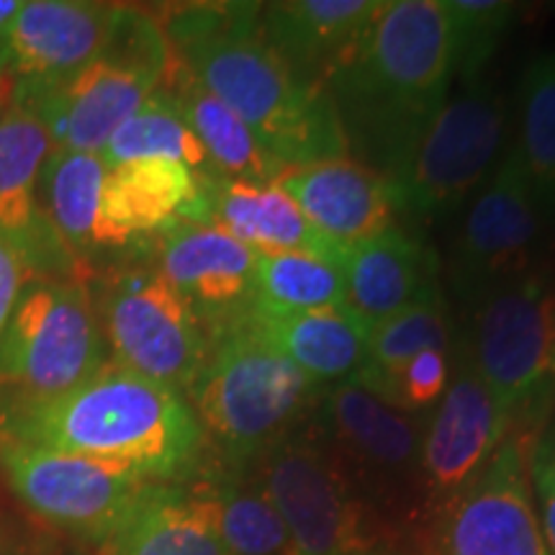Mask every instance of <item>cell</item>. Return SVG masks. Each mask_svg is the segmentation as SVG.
<instances>
[{
    "instance_id": "obj_1",
    "label": "cell",
    "mask_w": 555,
    "mask_h": 555,
    "mask_svg": "<svg viewBox=\"0 0 555 555\" xmlns=\"http://www.w3.org/2000/svg\"><path fill=\"white\" fill-rule=\"evenodd\" d=\"M260 3H196L163 24L170 52L253 129L283 170L347 157L337 108L322 82L296 73L262 37Z\"/></svg>"
},
{
    "instance_id": "obj_2",
    "label": "cell",
    "mask_w": 555,
    "mask_h": 555,
    "mask_svg": "<svg viewBox=\"0 0 555 555\" xmlns=\"http://www.w3.org/2000/svg\"><path fill=\"white\" fill-rule=\"evenodd\" d=\"M455 44L442 0H380L324 80L347 150L388 178L450 99Z\"/></svg>"
},
{
    "instance_id": "obj_3",
    "label": "cell",
    "mask_w": 555,
    "mask_h": 555,
    "mask_svg": "<svg viewBox=\"0 0 555 555\" xmlns=\"http://www.w3.org/2000/svg\"><path fill=\"white\" fill-rule=\"evenodd\" d=\"M0 440L114 461L170 483L196 468L206 435L183 393L111 360L62 397L0 406Z\"/></svg>"
},
{
    "instance_id": "obj_4",
    "label": "cell",
    "mask_w": 555,
    "mask_h": 555,
    "mask_svg": "<svg viewBox=\"0 0 555 555\" xmlns=\"http://www.w3.org/2000/svg\"><path fill=\"white\" fill-rule=\"evenodd\" d=\"M319 388L262 339L247 314L217 332L189 393L204 435L232 468H245L291 435Z\"/></svg>"
},
{
    "instance_id": "obj_5",
    "label": "cell",
    "mask_w": 555,
    "mask_h": 555,
    "mask_svg": "<svg viewBox=\"0 0 555 555\" xmlns=\"http://www.w3.org/2000/svg\"><path fill=\"white\" fill-rule=\"evenodd\" d=\"M172 52L163 24L119 5L101 52L73 78L47 90L11 93L9 103L44 121L54 150L101 155L114 131L168 80Z\"/></svg>"
},
{
    "instance_id": "obj_6",
    "label": "cell",
    "mask_w": 555,
    "mask_h": 555,
    "mask_svg": "<svg viewBox=\"0 0 555 555\" xmlns=\"http://www.w3.org/2000/svg\"><path fill=\"white\" fill-rule=\"evenodd\" d=\"M463 352L515 429L555 404V283L540 270L468 304Z\"/></svg>"
},
{
    "instance_id": "obj_7",
    "label": "cell",
    "mask_w": 555,
    "mask_h": 555,
    "mask_svg": "<svg viewBox=\"0 0 555 555\" xmlns=\"http://www.w3.org/2000/svg\"><path fill=\"white\" fill-rule=\"evenodd\" d=\"M93 296L80 281L34 278L0 335V406L50 401L106 365Z\"/></svg>"
},
{
    "instance_id": "obj_8",
    "label": "cell",
    "mask_w": 555,
    "mask_h": 555,
    "mask_svg": "<svg viewBox=\"0 0 555 555\" xmlns=\"http://www.w3.org/2000/svg\"><path fill=\"white\" fill-rule=\"evenodd\" d=\"M509 106L502 90L478 78L450 95L388 176L393 206L420 219L453 211L481 189L504 157Z\"/></svg>"
},
{
    "instance_id": "obj_9",
    "label": "cell",
    "mask_w": 555,
    "mask_h": 555,
    "mask_svg": "<svg viewBox=\"0 0 555 555\" xmlns=\"http://www.w3.org/2000/svg\"><path fill=\"white\" fill-rule=\"evenodd\" d=\"M90 296L114 363L185 397L211 343L206 324L168 278L157 268H127Z\"/></svg>"
},
{
    "instance_id": "obj_10",
    "label": "cell",
    "mask_w": 555,
    "mask_h": 555,
    "mask_svg": "<svg viewBox=\"0 0 555 555\" xmlns=\"http://www.w3.org/2000/svg\"><path fill=\"white\" fill-rule=\"evenodd\" d=\"M255 481L286 525L296 555H373L376 538L335 455L311 435H286L255 461Z\"/></svg>"
},
{
    "instance_id": "obj_11",
    "label": "cell",
    "mask_w": 555,
    "mask_h": 555,
    "mask_svg": "<svg viewBox=\"0 0 555 555\" xmlns=\"http://www.w3.org/2000/svg\"><path fill=\"white\" fill-rule=\"evenodd\" d=\"M0 468L16 496L41 519L101 543L159 483L101 457L0 440Z\"/></svg>"
},
{
    "instance_id": "obj_12",
    "label": "cell",
    "mask_w": 555,
    "mask_h": 555,
    "mask_svg": "<svg viewBox=\"0 0 555 555\" xmlns=\"http://www.w3.org/2000/svg\"><path fill=\"white\" fill-rule=\"evenodd\" d=\"M545 211L515 144L470 201L457 229L450 283L463 304L530 273L545 232Z\"/></svg>"
},
{
    "instance_id": "obj_13",
    "label": "cell",
    "mask_w": 555,
    "mask_h": 555,
    "mask_svg": "<svg viewBox=\"0 0 555 555\" xmlns=\"http://www.w3.org/2000/svg\"><path fill=\"white\" fill-rule=\"evenodd\" d=\"M532 440L506 435L489 463L446 499L437 555H551L530 483Z\"/></svg>"
},
{
    "instance_id": "obj_14",
    "label": "cell",
    "mask_w": 555,
    "mask_h": 555,
    "mask_svg": "<svg viewBox=\"0 0 555 555\" xmlns=\"http://www.w3.org/2000/svg\"><path fill=\"white\" fill-rule=\"evenodd\" d=\"M50 152V131L37 114L16 103L0 111V242L34 278L69 281L80 262L39 201V176Z\"/></svg>"
},
{
    "instance_id": "obj_15",
    "label": "cell",
    "mask_w": 555,
    "mask_h": 555,
    "mask_svg": "<svg viewBox=\"0 0 555 555\" xmlns=\"http://www.w3.org/2000/svg\"><path fill=\"white\" fill-rule=\"evenodd\" d=\"M116 9L93 0H29L21 5L0 54V80L11 82L9 95L54 88L80 73L101 52Z\"/></svg>"
},
{
    "instance_id": "obj_16",
    "label": "cell",
    "mask_w": 555,
    "mask_h": 555,
    "mask_svg": "<svg viewBox=\"0 0 555 555\" xmlns=\"http://www.w3.org/2000/svg\"><path fill=\"white\" fill-rule=\"evenodd\" d=\"M509 433L515 427L457 343L448 388L425 427L420 450V468L433 496H453L489 463Z\"/></svg>"
},
{
    "instance_id": "obj_17",
    "label": "cell",
    "mask_w": 555,
    "mask_h": 555,
    "mask_svg": "<svg viewBox=\"0 0 555 555\" xmlns=\"http://www.w3.org/2000/svg\"><path fill=\"white\" fill-rule=\"evenodd\" d=\"M255 268L258 253L217 224H176L159 240L157 270L217 332L249 314Z\"/></svg>"
},
{
    "instance_id": "obj_18",
    "label": "cell",
    "mask_w": 555,
    "mask_h": 555,
    "mask_svg": "<svg viewBox=\"0 0 555 555\" xmlns=\"http://www.w3.org/2000/svg\"><path fill=\"white\" fill-rule=\"evenodd\" d=\"M176 224H208L204 180L176 159H134L108 168L101 198V245L121 247Z\"/></svg>"
},
{
    "instance_id": "obj_19",
    "label": "cell",
    "mask_w": 555,
    "mask_h": 555,
    "mask_svg": "<svg viewBox=\"0 0 555 555\" xmlns=\"http://www.w3.org/2000/svg\"><path fill=\"white\" fill-rule=\"evenodd\" d=\"M275 183L335 247L360 245L393 227L391 185L360 159L335 157L288 168Z\"/></svg>"
},
{
    "instance_id": "obj_20",
    "label": "cell",
    "mask_w": 555,
    "mask_h": 555,
    "mask_svg": "<svg viewBox=\"0 0 555 555\" xmlns=\"http://www.w3.org/2000/svg\"><path fill=\"white\" fill-rule=\"evenodd\" d=\"M345 278V304L376 327L422 298L435 281V258L414 234L388 227L378 237L337 249Z\"/></svg>"
},
{
    "instance_id": "obj_21",
    "label": "cell",
    "mask_w": 555,
    "mask_h": 555,
    "mask_svg": "<svg viewBox=\"0 0 555 555\" xmlns=\"http://www.w3.org/2000/svg\"><path fill=\"white\" fill-rule=\"evenodd\" d=\"M380 0H278L260 3L268 44L311 82L327 80L378 11Z\"/></svg>"
},
{
    "instance_id": "obj_22",
    "label": "cell",
    "mask_w": 555,
    "mask_h": 555,
    "mask_svg": "<svg viewBox=\"0 0 555 555\" xmlns=\"http://www.w3.org/2000/svg\"><path fill=\"white\" fill-rule=\"evenodd\" d=\"M208 224L227 229L258 255L319 253L337 260V249L311 227L294 198L278 183L211 178L204 180Z\"/></svg>"
},
{
    "instance_id": "obj_23",
    "label": "cell",
    "mask_w": 555,
    "mask_h": 555,
    "mask_svg": "<svg viewBox=\"0 0 555 555\" xmlns=\"http://www.w3.org/2000/svg\"><path fill=\"white\" fill-rule=\"evenodd\" d=\"M322 420L332 437L365 466L404 474L420 466L425 427L414 414L391 406L360 380H339L324 393Z\"/></svg>"
},
{
    "instance_id": "obj_24",
    "label": "cell",
    "mask_w": 555,
    "mask_h": 555,
    "mask_svg": "<svg viewBox=\"0 0 555 555\" xmlns=\"http://www.w3.org/2000/svg\"><path fill=\"white\" fill-rule=\"evenodd\" d=\"M249 322L317 386L352 378L365 363L371 327L347 304L288 317L249 314Z\"/></svg>"
},
{
    "instance_id": "obj_25",
    "label": "cell",
    "mask_w": 555,
    "mask_h": 555,
    "mask_svg": "<svg viewBox=\"0 0 555 555\" xmlns=\"http://www.w3.org/2000/svg\"><path fill=\"white\" fill-rule=\"evenodd\" d=\"M99 555H227L201 491L159 483L106 540Z\"/></svg>"
},
{
    "instance_id": "obj_26",
    "label": "cell",
    "mask_w": 555,
    "mask_h": 555,
    "mask_svg": "<svg viewBox=\"0 0 555 555\" xmlns=\"http://www.w3.org/2000/svg\"><path fill=\"white\" fill-rule=\"evenodd\" d=\"M172 86L168 93L176 99L180 114L185 116L193 134L206 150L214 172L227 180H249V183H275L283 168L262 150L253 129L211 95L180 62L172 57Z\"/></svg>"
},
{
    "instance_id": "obj_27",
    "label": "cell",
    "mask_w": 555,
    "mask_h": 555,
    "mask_svg": "<svg viewBox=\"0 0 555 555\" xmlns=\"http://www.w3.org/2000/svg\"><path fill=\"white\" fill-rule=\"evenodd\" d=\"M108 165L90 152L54 150L39 176V201L78 262L101 245V198Z\"/></svg>"
},
{
    "instance_id": "obj_28",
    "label": "cell",
    "mask_w": 555,
    "mask_h": 555,
    "mask_svg": "<svg viewBox=\"0 0 555 555\" xmlns=\"http://www.w3.org/2000/svg\"><path fill=\"white\" fill-rule=\"evenodd\" d=\"M339 304H345V278L335 258L319 253L258 255L249 314L288 317Z\"/></svg>"
},
{
    "instance_id": "obj_29",
    "label": "cell",
    "mask_w": 555,
    "mask_h": 555,
    "mask_svg": "<svg viewBox=\"0 0 555 555\" xmlns=\"http://www.w3.org/2000/svg\"><path fill=\"white\" fill-rule=\"evenodd\" d=\"M101 157L108 168L134 159H176L201 180L219 178L168 88H159L131 119L114 131Z\"/></svg>"
},
{
    "instance_id": "obj_30",
    "label": "cell",
    "mask_w": 555,
    "mask_h": 555,
    "mask_svg": "<svg viewBox=\"0 0 555 555\" xmlns=\"http://www.w3.org/2000/svg\"><path fill=\"white\" fill-rule=\"evenodd\" d=\"M201 494L227 555H296L286 525L253 476H224Z\"/></svg>"
},
{
    "instance_id": "obj_31",
    "label": "cell",
    "mask_w": 555,
    "mask_h": 555,
    "mask_svg": "<svg viewBox=\"0 0 555 555\" xmlns=\"http://www.w3.org/2000/svg\"><path fill=\"white\" fill-rule=\"evenodd\" d=\"M532 191L545 217H555V52L527 62L517 86V139Z\"/></svg>"
},
{
    "instance_id": "obj_32",
    "label": "cell",
    "mask_w": 555,
    "mask_h": 555,
    "mask_svg": "<svg viewBox=\"0 0 555 555\" xmlns=\"http://www.w3.org/2000/svg\"><path fill=\"white\" fill-rule=\"evenodd\" d=\"M453 322L440 286H433L412 307L384 319L367 335L365 363L356 376L371 378L397 371L425 350H453Z\"/></svg>"
},
{
    "instance_id": "obj_33",
    "label": "cell",
    "mask_w": 555,
    "mask_h": 555,
    "mask_svg": "<svg viewBox=\"0 0 555 555\" xmlns=\"http://www.w3.org/2000/svg\"><path fill=\"white\" fill-rule=\"evenodd\" d=\"M455 44V80L476 82L499 41L517 18L515 3L502 0H442Z\"/></svg>"
},
{
    "instance_id": "obj_34",
    "label": "cell",
    "mask_w": 555,
    "mask_h": 555,
    "mask_svg": "<svg viewBox=\"0 0 555 555\" xmlns=\"http://www.w3.org/2000/svg\"><path fill=\"white\" fill-rule=\"evenodd\" d=\"M450 367H453V350H425L409 360L406 365L384 373V376L352 378L371 388L373 393H378L391 406L414 414L435 406L442 399L450 380Z\"/></svg>"
},
{
    "instance_id": "obj_35",
    "label": "cell",
    "mask_w": 555,
    "mask_h": 555,
    "mask_svg": "<svg viewBox=\"0 0 555 555\" xmlns=\"http://www.w3.org/2000/svg\"><path fill=\"white\" fill-rule=\"evenodd\" d=\"M530 483L547 551L555 555V427L535 437V442H532Z\"/></svg>"
},
{
    "instance_id": "obj_36",
    "label": "cell",
    "mask_w": 555,
    "mask_h": 555,
    "mask_svg": "<svg viewBox=\"0 0 555 555\" xmlns=\"http://www.w3.org/2000/svg\"><path fill=\"white\" fill-rule=\"evenodd\" d=\"M26 286V270L5 242H0V335L16 309L21 291Z\"/></svg>"
},
{
    "instance_id": "obj_37",
    "label": "cell",
    "mask_w": 555,
    "mask_h": 555,
    "mask_svg": "<svg viewBox=\"0 0 555 555\" xmlns=\"http://www.w3.org/2000/svg\"><path fill=\"white\" fill-rule=\"evenodd\" d=\"M21 5H24V0H0V54L5 50V41H9L11 26L18 16Z\"/></svg>"
}]
</instances>
